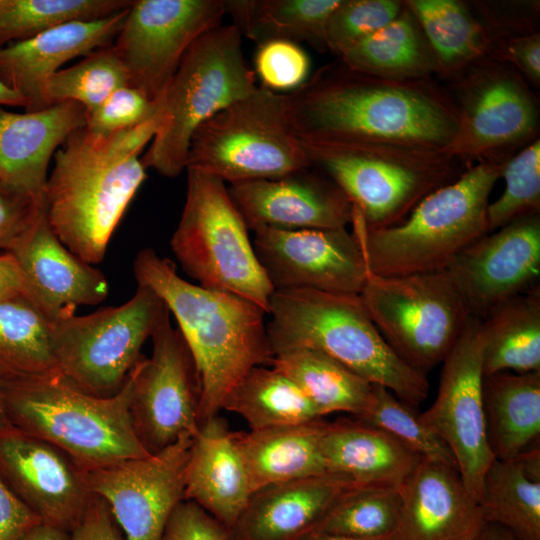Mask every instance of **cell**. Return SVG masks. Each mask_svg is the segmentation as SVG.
Segmentation results:
<instances>
[{
	"instance_id": "cell-14",
	"label": "cell",
	"mask_w": 540,
	"mask_h": 540,
	"mask_svg": "<svg viewBox=\"0 0 540 540\" xmlns=\"http://www.w3.org/2000/svg\"><path fill=\"white\" fill-rule=\"evenodd\" d=\"M151 339V356L143 355L131 372L130 415L139 441L149 454H156L183 434L197 432L201 381L169 310Z\"/></svg>"
},
{
	"instance_id": "cell-5",
	"label": "cell",
	"mask_w": 540,
	"mask_h": 540,
	"mask_svg": "<svg viewBox=\"0 0 540 540\" xmlns=\"http://www.w3.org/2000/svg\"><path fill=\"white\" fill-rule=\"evenodd\" d=\"M131 373L114 396L97 397L56 371L1 381L2 405L12 426L55 446L89 471L150 455L130 415Z\"/></svg>"
},
{
	"instance_id": "cell-13",
	"label": "cell",
	"mask_w": 540,
	"mask_h": 540,
	"mask_svg": "<svg viewBox=\"0 0 540 540\" xmlns=\"http://www.w3.org/2000/svg\"><path fill=\"white\" fill-rule=\"evenodd\" d=\"M168 308L149 287L138 285L125 303L51 324V346L58 372L80 390L111 397L125 385L143 357Z\"/></svg>"
},
{
	"instance_id": "cell-17",
	"label": "cell",
	"mask_w": 540,
	"mask_h": 540,
	"mask_svg": "<svg viewBox=\"0 0 540 540\" xmlns=\"http://www.w3.org/2000/svg\"><path fill=\"white\" fill-rule=\"evenodd\" d=\"M194 435L183 434L156 454L85 471L91 493L106 502L125 540H160L184 500Z\"/></svg>"
},
{
	"instance_id": "cell-28",
	"label": "cell",
	"mask_w": 540,
	"mask_h": 540,
	"mask_svg": "<svg viewBox=\"0 0 540 540\" xmlns=\"http://www.w3.org/2000/svg\"><path fill=\"white\" fill-rule=\"evenodd\" d=\"M321 449L326 472L355 487L399 489L423 460L388 433L357 419L327 423Z\"/></svg>"
},
{
	"instance_id": "cell-56",
	"label": "cell",
	"mask_w": 540,
	"mask_h": 540,
	"mask_svg": "<svg viewBox=\"0 0 540 540\" xmlns=\"http://www.w3.org/2000/svg\"><path fill=\"white\" fill-rule=\"evenodd\" d=\"M481 540H517L508 530L494 524H487Z\"/></svg>"
},
{
	"instance_id": "cell-25",
	"label": "cell",
	"mask_w": 540,
	"mask_h": 540,
	"mask_svg": "<svg viewBox=\"0 0 540 540\" xmlns=\"http://www.w3.org/2000/svg\"><path fill=\"white\" fill-rule=\"evenodd\" d=\"M85 121L86 110L76 102L23 113L0 106V180L18 192L43 198L55 152Z\"/></svg>"
},
{
	"instance_id": "cell-41",
	"label": "cell",
	"mask_w": 540,
	"mask_h": 540,
	"mask_svg": "<svg viewBox=\"0 0 540 540\" xmlns=\"http://www.w3.org/2000/svg\"><path fill=\"white\" fill-rule=\"evenodd\" d=\"M124 86H130L129 75L111 44L54 73L46 82L44 96L47 106L76 102L87 114Z\"/></svg>"
},
{
	"instance_id": "cell-19",
	"label": "cell",
	"mask_w": 540,
	"mask_h": 540,
	"mask_svg": "<svg viewBox=\"0 0 540 540\" xmlns=\"http://www.w3.org/2000/svg\"><path fill=\"white\" fill-rule=\"evenodd\" d=\"M446 270L471 316L484 319L507 300L538 286L540 214L484 234L459 252Z\"/></svg>"
},
{
	"instance_id": "cell-59",
	"label": "cell",
	"mask_w": 540,
	"mask_h": 540,
	"mask_svg": "<svg viewBox=\"0 0 540 540\" xmlns=\"http://www.w3.org/2000/svg\"><path fill=\"white\" fill-rule=\"evenodd\" d=\"M479 540H481V538Z\"/></svg>"
},
{
	"instance_id": "cell-39",
	"label": "cell",
	"mask_w": 540,
	"mask_h": 540,
	"mask_svg": "<svg viewBox=\"0 0 540 540\" xmlns=\"http://www.w3.org/2000/svg\"><path fill=\"white\" fill-rule=\"evenodd\" d=\"M131 0H0V44L32 38L56 26L96 20L127 9Z\"/></svg>"
},
{
	"instance_id": "cell-34",
	"label": "cell",
	"mask_w": 540,
	"mask_h": 540,
	"mask_svg": "<svg viewBox=\"0 0 540 540\" xmlns=\"http://www.w3.org/2000/svg\"><path fill=\"white\" fill-rule=\"evenodd\" d=\"M417 19L448 80L472 63L487 57L491 38L480 20L461 0H405Z\"/></svg>"
},
{
	"instance_id": "cell-2",
	"label": "cell",
	"mask_w": 540,
	"mask_h": 540,
	"mask_svg": "<svg viewBox=\"0 0 540 540\" xmlns=\"http://www.w3.org/2000/svg\"><path fill=\"white\" fill-rule=\"evenodd\" d=\"M161 123L157 114L128 130L97 135L83 126L53 156L43 202L52 231L73 254L100 263L110 239L147 178L140 155Z\"/></svg>"
},
{
	"instance_id": "cell-3",
	"label": "cell",
	"mask_w": 540,
	"mask_h": 540,
	"mask_svg": "<svg viewBox=\"0 0 540 540\" xmlns=\"http://www.w3.org/2000/svg\"><path fill=\"white\" fill-rule=\"evenodd\" d=\"M138 285L151 288L178 324L195 361L200 381L199 424L218 415L231 388L255 366L273 357L267 313L239 296L210 290L180 277L175 264L152 248L133 261Z\"/></svg>"
},
{
	"instance_id": "cell-12",
	"label": "cell",
	"mask_w": 540,
	"mask_h": 540,
	"mask_svg": "<svg viewBox=\"0 0 540 540\" xmlns=\"http://www.w3.org/2000/svg\"><path fill=\"white\" fill-rule=\"evenodd\" d=\"M447 81L458 125L442 152L467 168L504 164L539 139V99L512 67L484 57Z\"/></svg>"
},
{
	"instance_id": "cell-20",
	"label": "cell",
	"mask_w": 540,
	"mask_h": 540,
	"mask_svg": "<svg viewBox=\"0 0 540 540\" xmlns=\"http://www.w3.org/2000/svg\"><path fill=\"white\" fill-rule=\"evenodd\" d=\"M0 476L43 523L68 533L93 497L70 457L9 423L0 426Z\"/></svg>"
},
{
	"instance_id": "cell-58",
	"label": "cell",
	"mask_w": 540,
	"mask_h": 540,
	"mask_svg": "<svg viewBox=\"0 0 540 540\" xmlns=\"http://www.w3.org/2000/svg\"><path fill=\"white\" fill-rule=\"evenodd\" d=\"M7 420L4 414L3 405H2V397H1V381H0V426L7 424Z\"/></svg>"
},
{
	"instance_id": "cell-45",
	"label": "cell",
	"mask_w": 540,
	"mask_h": 540,
	"mask_svg": "<svg viewBox=\"0 0 540 540\" xmlns=\"http://www.w3.org/2000/svg\"><path fill=\"white\" fill-rule=\"evenodd\" d=\"M309 70V57L300 44L272 40L257 45L253 71L264 88L288 94L306 82Z\"/></svg>"
},
{
	"instance_id": "cell-18",
	"label": "cell",
	"mask_w": 540,
	"mask_h": 540,
	"mask_svg": "<svg viewBox=\"0 0 540 540\" xmlns=\"http://www.w3.org/2000/svg\"><path fill=\"white\" fill-rule=\"evenodd\" d=\"M253 247L274 290L360 294L368 269L347 227L254 230Z\"/></svg>"
},
{
	"instance_id": "cell-57",
	"label": "cell",
	"mask_w": 540,
	"mask_h": 540,
	"mask_svg": "<svg viewBox=\"0 0 540 540\" xmlns=\"http://www.w3.org/2000/svg\"><path fill=\"white\" fill-rule=\"evenodd\" d=\"M300 540H394L393 535L379 539H361L312 531Z\"/></svg>"
},
{
	"instance_id": "cell-38",
	"label": "cell",
	"mask_w": 540,
	"mask_h": 540,
	"mask_svg": "<svg viewBox=\"0 0 540 540\" xmlns=\"http://www.w3.org/2000/svg\"><path fill=\"white\" fill-rule=\"evenodd\" d=\"M480 502L487 524L508 530L517 540H540V482L515 457L488 468Z\"/></svg>"
},
{
	"instance_id": "cell-1",
	"label": "cell",
	"mask_w": 540,
	"mask_h": 540,
	"mask_svg": "<svg viewBox=\"0 0 540 540\" xmlns=\"http://www.w3.org/2000/svg\"><path fill=\"white\" fill-rule=\"evenodd\" d=\"M285 95L290 125L304 142H384L443 151L458 125L454 100L433 77L387 79L337 58Z\"/></svg>"
},
{
	"instance_id": "cell-10",
	"label": "cell",
	"mask_w": 540,
	"mask_h": 540,
	"mask_svg": "<svg viewBox=\"0 0 540 540\" xmlns=\"http://www.w3.org/2000/svg\"><path fill=\"white\" fill-rule=\"evenodd\" d=\"M308 167L288 119L286 95L262 86L202 123L186 159V169L230 184L278 178Z\"/></svg>"
},
{
	"instance_id": "cell-54",
	"label": "cell",
	"mask_w": 540,
	"mask_h": 540,
	"mask_svg": "<svg viewBox=\"0 0 540 540\" xmlns=\"http://www.w3.org/2000/svg\"><path fill=\"white\" fill-rule=\"evenodd\" d=\"M21 540H70V533L41 523L31 529Z\"/></svg>"
},
{
	"instance_id": "cell-35",
	"label": "cell",
	"mask_w": 540,
	"mask_h": 540,
	"mask_svg": "<svg viewBox=\"0 0 540 540\" xmlns=\"http://www.w3.org/2000/svg\"><path fill=\"white\" fill-rule=\"evenodd\" d=\"M269 365L293 380L321 417L333 412L358 417L369 402L373 384L322 352L296 348L275 354Z\"/></svg>"
},
{
	"instance_id": "cell-36",
	"label": "cell",
	"mask_w": 540,
	"mask_h": 540,
	"mask_svg": "<svg viewBox=\"0 0 540 540\" xmlns=\"http://www.w3.org/2000/svg\"><path fill=\"white\" fill-rule=\"evenodd\" d=\"M221 410L240 415L250 430L322 418L298 385L270 365L248 370L225 396Z\"/></svg>"
},
{
	"instance_id": "cell-44",
	"label": "cell",
	"mask_w": 540,
	"mask_h": 540,
	"mask_svg": "<svg viewBox=\"0 0 540 540\" xmlns=\"http://www.w3.org/2000/svg\"><path fill=\"white\" fill-rule=\"evenodd\" d=\"M403 8V0H340L326 24V50L340 57L394 20Z\"/></svg>"
},
{
	"instance_id": "cell-40",
	"label": "cell",
	"mask_w": 540,
	"mask_h": 540,
	"mask_svg": "<svg viewBox=\"0 0 540 540\" xmlns=\"http://www.w3.org/2000/svg\"><path fill=\"white\" fill-rule=\"evenodd\" d=\"M400 508L399 489L353 487L335 501L313 531L361 539L390 537Z\"/></svg>"
},
{
	"instance_id": "cell-4",
	"label": "cell",
	"mask_w": 540,
	"mask_h": 540,
	"mask_svg": "<svg viewBox=\"0 0 540 540\" xmlns=\"http://www.w3.org/2000/svg\"><path fill=\"white\" fill-rule=\"evenodd\" d=\"M266 322L273 356L308 348L340 362L406 404L428 395L426 375L402 361L370 318L359 294L312 289L274 290Z\"/></svg>"
},
{
	"instance_id": "cell-46",
	"label": "cell",
	"mask_w": 540,
	"mask_h": 540,
	"mask_svg": "<svg viewBox=\"0 0 540 540\" xmlns=\"http://www.w3.org/2000/svg\"><path fill=\"white\" fill-rule=\"evenodd\" d=\"M157 112L155 102L136 88L124 86L86 114L84 127L97 135H110L134 128L153 118Z\"/></svg>"
},
{
	"instance_id": "cell-52",
	"label": "cell",
	"mask_w": 540,
	"mask_h": 540,
	"mask_svg": "<svg viewBox=\"0 0 540 540\" xmlns=\"http://www.w3.org/2000/svg\"><path fill=\"white\" fill-rule=\"evenodd\" d=\"M70 540H125L106 502L93 495Z\"/></svg>"
},
{
	"instance_id": "cell-51",
	"label": "cell",
	"mask_w": 540,
	"mask_h": 540,
	"mask_svg": "<svg viewBox=\"0 0 540 540\" xmlns=\"http://www.w3.org/2000/svg\"><path fill=\"white\" fill-rule=\"evenodd\" d=\"M43 523L0 476V540H21Z\"/></svg>"
},
{
	"instance_id": "cell-26",
	"label": "cell",
	"mask_w": 540,
	"mask_h": 540,
	"mask_svg": "<svg viewBox=\"0 0 540 540\" xmlns=\"http://www.w3.org/2000/svg\"><path fill=\"white\" fill-rule=\"evenodd\" d=\"M353 487L326 473L258 489L229 529L230 540H300Z\"/></svg>"
},
{
	"instance_id": "cell-6",
	"label": "cell",
	"mask_w": 540,
	"mask_h": 540,
	"mask_svg": "<svg viewBox=\"0 0 540 540\" xmlns=\"http://www.w3.org/2000/svg\"><path fill=\"white\" fill-rule=\"evenodd\" d=\"M504 164L477 163L423 198L400 223L367 229L353 209L352 232L369 272L400 276L446 270L488 233L490 194Z\"/></svg>"
},
{
	"instance_id": "cell-47",
	"label": "cell",
	"mask_w": 540,
	"mask_h": 540,
	"mask_svg": "<svg viewBox=\"0 0 540 540\" xmlns=\"http://www.w3.org/2000/svg\"><path fill=\"white\" fill-rule=\"evenodd\" d=\"M468 4L491 40L539 32V1H472Z\"/></svg>"
},
{
	"instance_id": "cell-33",
	"label": "cell",
	"mask_w": 540,
	"mask_h": 540,
	"mask_svg": "<svg viewBox=\"0 0 540 540\" xmlns=\"http://www.w3.org/2000/svg\"><path fill=\"white\" fill-rule=\"evenodd\" d=\"M340 0H225L226 14L257 45L272 40L306 42L326 52L325 28Z\"/></svg>"
},
{
	"instance_id": "cell-9",
	"label": "cell",
	"mask_w": 540,
	"mask_h": 540,
	"mask_svg": "<svg viewBox=\"0 0 540 540\" xmlns=\"http://www.w3.org/2000/svg\"><path fill=\"white\" fill-rule=\"evenodd\" d=\"M186 172L185 203L170 240L174 256L198 285L239 296L268 313L274 288L225 182L199 170Z\"/></svg>"
},
{
	"instance_id": "cell-29",
	"label": "cell",
	"mask_w": 540,
	"mask_h": 540,
	"mask_svg": "<svg viewBox=\"0 0 540 540\" xmlns=\"http://www.w3.org/2000/svg\"><path fill=\"white\" fill-rule=\"evenodd\" d=\"M327 423L319 418L296 425L233 432L253 491L326 474L321 440Z\"/></svg>"
},
{
	"instance_id": "cell-55",
	"label": "cell",
	"mask_w": 540,
	"mask_h": 540,
	"mask_svg": "<svg viewBox=\"0 0 540 540\" xmlns=\"http://www.w3.org/2000/svg\"><path fill=\"white\" fill-rule=\"evenodd\" d=\"M0 106H17L25 109L24 99L0 81Z\"/></svg>"
},
{
	"instance_id": "cell-24",
	"label": "cell",
	"mask_w": 540,
	"mask_h": 540,
	"mask_svg": "<svg viewBox=\"0 0 540 540\" xmlns=\"http://www.w3.org/2000/svg\"><path fill=\"white\" fill-rule=\"evenodd\" d=\"M128 8L105 18L68 22L26 40L0 44V81L24 99L25 111L48 107L44 96L47 80L68 61L111 45Z\"/></svg>"
},
{
	"instance_id": "cell-7",
	"label": "cell",
	"mask_w": 540,
	"mask_h": 540,
	"mask_svg": "<svg viewBox=\"0 0 540 540\" xmlns=\"http://www.w3.org/2000/svg\"><path fill=\"white\" fill-rule=\"evenodd\" d=\"M311 167L344 192L367 229L403 221L428 194L467 168L446 153L380 142H304Z\"/></svg>"
},
{
	"instance_id": "cell-15",
	"label": "cell",
	"mask_w": 540,
	"mask_h": 540,
	"mask_svg": "<svg viewBox=\"0 0 540 540\" xmlns=\"http://www.w3.org/2000/svg\"><path fill=\"white\" fill-rule=\"evenodd\" d=\"M482 353L480 320L472 316L442 362L435 401L419 414L448 446L464 486L479 503L484 476L496 460L486 433Z\"/></svg>"
},
{
	"instance_id": "cell-48",
	"label": "cell",
	"mask_w": 540,
	"mask_h": 540,
	"mask_svg": "<svg viewBox=\"0 0 540 540\" xmlns=\"http://www.w3.org/2000/svg\"><path fill=\"white\" fill-rule=\"evenodd\" d=\"M43 210V198L18 192L0 180V250L8 252Z\"/></svg>"
},
{
	"instance_id": "cell-21",
	"label": "cell",
	"mask_w": 540,
	"mask_h": 540,
	"mask_svg": "<svg viewBox=\"0 0 540 540\" xmlns=\"http://www.w3.org/2000/svg\"><path fill=\"white\" fill-rule=\"evenodd\" d=\"M228 192L247 227L286 230L347 227L353 206L329 177L308 167L282 177L230 184Z\"/></svg>"
},
{
	"instance_id": "cell-11",
	"label": "cell",
	"mask_w": 540,
	"mask_h": 540,
	"mask_svg": "<svg viewBox=\"0 0 540 540\" xmlns=\"http://www.w3.org/2000/svg\"><path fill=\"white\" fill-rule=\"evenodd\" d=\"M359 295L392 350L425 375L444 361L472 317L447 270L400 276L368 271Z\"/></svg>"
},
{
	"instance_id": "cell-27",
	"label": "cell",
	"mask_w": 540,
	"mask_h": 540,
	"mask_svg": "<svg viewBox=\"0 0 540 540\" xmlns=\"http://www.w3.org/2000/svg\"><path fill=\"white\" fill-rule=\"evenodd\" d=\"M253 492L226 420L216 415L201 422L186 466L184 500L197 503L229 530Z\"/></svg>"
},
{
	"instance_id": "cell-53",
	"label": "cell",
	"mask_w": 540,
	"mask_h": 540,
	"mask_svg": "<svg viewBox=\"0 0 540 540\" xmlns=\"http://www.w3.org/2000/svg\"><path fill=\"white\" fill-rule=\"evenodd\" d=\"M25 294L18 264L10 252L0 253V300Z\"/></svg>"
},
{
	"instance_id": "cell-30",
	"label": "cell",
	"mask_w": 540,
	"mask_h": 540,
	"mask_svg": "<svg viewBox=\"0 0 540 540\" xmlns=\"http://www.w3.org/2000/svg\"><path fill=\"white\" fill-rule=\"evenodd\" d=\"M487 439L497 460H510L538 441L540 371L483 377Z\"/></svg>"
},
{
	"instance_id": "cell-23",
	"label": "cell",
	"mask_w": 540,
	"mask_h": 540,
	"mask_svg": "<svg viewBox=\"0 0 540 540\" xmlns=\"http://www.w3.org/2000/svg\"><path fill=\"white\" fill-rule=\"evenodd\" d=\"M399 492L394 540H479L487 526L455 467L423 459Z\"/></svg>"
},
{
	"instance_id": "cell-37",
	"label": "cell",
	"mask_w": 540,
	"mask_h": 540,
	"mask_svg": "<svg viewBox=\"0 0 540 540\" xmlns=\"http://www.w3.org/2000/svg\"><path fill=\"white\" fill-rule=\"evenodd\" d=\"M56 371L50 321L25 294L0 300V381Z\"/></svg>"
},
{
	"instance_id": "cell-49",
	"label": "cell",
	"mask_w": 540,
	"mask_h": 540,
	"mask_svg": "<svg viewBox=\"0 0 540 540\" xmlns=\"http://www.w3.org/2000/svg\"><path fill=\"white\" fill-rule=\"evenodd\" d=\"M160 540H230L229 530L197 503L182 500L171 513Z\"/></svg>"
},
{
	"instance_id": "cell-42",
	"label": "cell",
	"mask_w": 540,
	"mask_h": 540,
	"mask_svg": "<svg viewBox=\"0 0 540 540\" xmlns=\"http://www.w3.org/2000/svg\"><path fill=\"white\" fill-rule=\"evenodd\" d=\"M356 419L388 433L425 460L457 469L448 446L422 423L414 408L380 385L373 384L369 402Z\"/></svg>"
},
{
	"instance_id": "cell-16",
	"label": "cell",
	"mask_w": 540,
	"mask_h": 540,
	"mask_svg": "<svg viewBox=\"0 0 540 540\" xmlns=\"http://www.w3.org/2000/svg\"><path fill=\"white\" fill-rule=\"evenodd\" d=\"M225 15V0L132 1L112 43L130 86L156 103L189 47Z\"/></svg>"
},
{
	"instance_id": "cell-43",
	"label": "cell",
	"mask_w": 540,
	"mask_h": 540,
	"mask_svg": "<svg viewBox=\"0 0 540 540\" xmlns=\"http://www.w3.org/2000/svg\"><path fill=\"white\" fill-rule=\"evenodd\" d=\"M501 177L504 190L487 207L488 232L519 218L540 214V139L508 159Z\"/></svg>"
},
{
	"instance_id": "cell-22",
	"label": "cell",
	"mask_w": 540,
	"mask_h": 540,
	"mask_svg": "<svg viewBox=\"0 0 540 540\" xmlns=\"http://www.w3.org/2000/svg\"><path fill=\"white\" fill-rule=\"evenodd\" d=\"M8 252L18 264L25 295L51 324L75 315L79 306L101 303L109 294L105 275L57 238L45 207Z\"/></svg>"
},
{
	"instance_id": "cell-50",
	"label": "cell",
	"mask_w": 540,
	"mask_h": 540,
	"mask_svg": "<svg viewBox=\"0 0 540 540\" xmlns=\"http://www.w3.org/2000/svg\"><path fill=\"white\" fill-rule=\"evenodd\" d=\"M487 57L516 70L531 87H540V33L491 40Z\"/></svg>"
},
{
	"instance_id": "cell-8",
	"label": "cell",
	"mask_w": 540,
	"mask_h": 540,
	"mask_svg": "<svg viewBox=\"0 0 540 540\" xmlns=\"http://www.w3.org/2000/svg\"><path fill=\"white\" fill-rule=\"evenodd\" d=\"M256 86L239 30L220 24L204 32L186 51L156 102L161 123L141 157L144 167L178 176L186 169L196 129Z\"/></svg>"
},
{
	"instance_id": "cell-31",
	"label": "cell",
	"mask_w": 540,
	"mask_h": 540,
	"mask_svg": "<svg viewBox=\"0 0 540 540\" xmlns=\"http://www.w3.org/2000/svg\"><path fill=\"white\" fill-rule=\"evenodd\" d=\"M337 59L354 70L393 80L439 75L437 58L405 3L394 20Z\"/></svg>"
},
{
	"instance_id": "cell-32",
	"label": "cell",
	"mask_w": 540,
	"mask_h": 540,
	"mask_svg": "<svg viewBox=\"0 0 540 540\" xmlns=\"http://www.w3.org/2000/svg\"><path fill=\"white\" fill-rule=\"evenodd\" d=\"M483 374L540 371L539 286L515 296L480 320Z\"/></svg>"
}]
</instances>
